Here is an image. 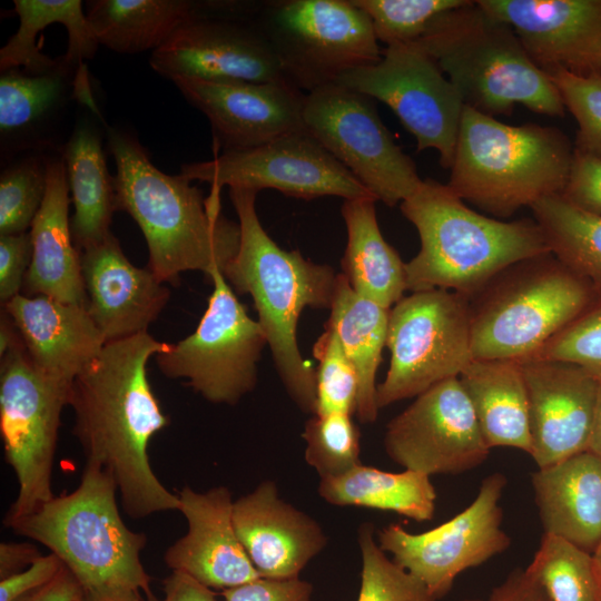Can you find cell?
I'll return each mask as SVG.
<instances>
[{
    "instance_id": "53",
    "label": "cell",
    "mask_w": 601,
    "mask_h": 601,
    "mask_svg": "<svg viewBox=\"0 0 601 601\" xmlns=\"http://www.w3.org/2000/svg\"><path fill=\"white\" fill-rule=\"evenodd\" d=\"M588 450L601 459V384L599 386L598 400Z\"/></svg>"
},
{
    "instance_id": "38",
    "label": "cell",
    "mask_w": 601,
    "mask_h": 601,
    "mask_svg": "<svg viewBox=\"0 0 601 601\" xmlns=\"http://www.w3.org/2000/svg\"><path fill=\"white\" fill-rule=\"evenodd\" d=\"M48 158L29 151L6 165L0 175V236L28 231L46 197Z\"/></svg>"
},
{
    "instance_id": "51",
    "label": "cell",
    "mask_w": 601,
    "mask_h": 601,
    "mask_svg": "<svg viewBox=\"0 0 601 601\" xmlns=\"http://www.w3.org/2000/svg\"><path fill=\"white\" fill-rule=\"evenodd\" d=\"M162 591L164 598L155 601H217L210 588L177 571L164 580Z\"/></svg>"
},
{
    "instance_id": "16",
    "label": "cell",
    "mask_w": 601,
    "mask_h": 601,
    "mask_svg": "<svg viewBox=\"0 0 601 601\" xmlns=\"http://www.w3.org/2000/svg\"><path fill=\"white\" fill-rule=\"evenodd\" d=\"M180 175L191 181L208 183L219 191L228 186L256 193L272 188L306 200L322 196H337L344 200L375 198L305 129L255 148L183 164Z\"/></svg>"
},
{
    "instance_id": "3",
    "label": "cell",
    "mask_w": 601,
    "mask_h": 601,
    "mask_svg": "<svg viewBox=\"0 0 601 601\" xmlns=\"http://www.w3.org/2000/svg\"><path fill=\"white\" fill-rule=\"evenodd\" d=\"M256 195L254 190L229 188L240 240L223 275L237 293L252 296L287 393L300 410L314 415L316 371L300 354L297 325L305 308H331L338 274L298 250L280 248L259 221Z\"/></svg>"
},
{
    "instance_id": "10",
    "label": "cell",
    "mask_w": 601,
    "mask_h": 601,
    "mask_svg": "<svg viewBox=\"0 0 601 601\" xmlns=\"http://www.w3.org/2000/svg\"><path fill=\"white\" fill-rule=\"evenodd\" d=\"M71 386L38 370L23 343L1 356L0 432L6 462L19 486L3 524L55 497L52 465L61 412L69 405Z\"/></svg>"
},
{
    "instance_id": "52",
    "label": "cell",
    "mask_w": 601,
    "mask_h": 601,
    "mask_svg": "<svg viewBox=\"0 0 601 601\" xmlns=\"http://www.w3.org/2000/svg\"><path fill=\"white\" fill-rule=\"evenodd\" d=\"M40 555L35 544L28 542L0 543V580L31 565Z\"/></svg>"
},
{
    "instance_id": "36",
    "label": "cell",
    "mask_w": 601,
    "mask_h": 601,
    "mask_svg": "<svg viewBox=\"0 0 601 601\" xmlns=\"http://www.w3.org/2000/svg\"><path fill=\"white\" fill-rule=\"evenodd\" d=\"M530 208L549 252L601 294V215L574 206L561 194Z\"/></svg>"
},
{
    "instance_id": "15",
    "label": "cell",
    "mask_w": 601,
    "mask_h": 601,
    "mask_svg": "<svg viewBox=\"0 0 601 601\" xmlns=\"http://www.w3.org/2000/svg\"><path fill=\"white\" fill-rule=\"evenodd\" d=\"M248 4L197 2L195 13L151 52L150 67L170 80L284 81L268 41L249 18Z\"/></svg>"
},
{
    "instance_id": "12",
    "label": "cell",
    "mask_w": 601,
    "mask_h": 601,
    "mask_svg": "<svg viewBox=\"0 0 601 601\" xmlns=\"http://www.w3.org/2000/svg\"><path fill=\"white\" fill-rule=\"evenodd\" d=\"M209 278L214 289L196 329L158 353L156 362L165 376L186 380L207 401L235 405L255 388L267 341L223 273Z\"/></svg>"
},
{
    "instance_id": "34",
    "label": "cell",
    "mask_w": 601,
    "mask_h": 601,
    "mask_svg": "<svg viewBox=\"0 0 601 601\" xmlns=\"http://www.w3.org/2000/svg\"><path fill=\"white\" fill-rule=\"evenodd\" d=\"M196 8L187 0H91L86 16L99 45L138 53L161 47Z\"/></svg>"
},
{
    "instance_id": "18",
    "label": "cell",
    "mask_w": 601,
    "mask_h": 601,
    "mask_svg": "<svg viewBox=\"0 0 601 601\" xmlns=\"http://www.w3.org/2000/svg\"><path fill=\"white\" fill-rule=\"evenodd\" d=\"M384 447L396 464L428 476L473 470L491 451L459 377L426 390L392 418Z\"/></svg>"
},
{
    "instance_id": "2",
    "label": "cell",
    "mask_w": 601,
    "mask_h": 601,
    "mask_svg": "<svg viewBox=\"0 0 601 601\" xmlns=\"http://www.w3.org/2000/svg\"><path fill=\"white\" fill-rule=\"evenodd\" d=\"M116 162L115 207L140 227L148 247L147 268L161 282L178 284L179 275L200 270L208 277L236 255L240 228L220 213V191L205 198L183 175H168L149 159L130 132L106 126Z\"/></svg>"
},
{
    "instance_id": "20",
    "label": "cell",
    "mask_w": 601,
    "mask_h": 601,
    "mask_svg": "<svg viewBox=\"0 0 601 601\" xmlns=\"http://www.w3.org/2000/svg\"><path fill=\"white\" fill-rule=\"evenodd\" d=\"M548 76L601 75V0H477Z\"/></svg>"
},
{
    "instance_id": "55",
    "label": "cell",
    "mask_w": 601,
    "mask_h": 601,
    "mask_svg": "<svg viewBox=\"0 0 601 601\" xmlns=\"http://www.w3.org/2000/svg\"><path fill=\"white\" fill-rule=\"evenodd\" d=\"M593 555L601 568V541L599 545L597 546V549L594 550Z\"/></svg>"
},
{
    "instance_id": "43",
    "label": "cell",
    "mask_w": 601,
    "mask_h": 601,
    "mask_svg": "<svg viewBox=\"0 0 601 601\" xmlns=\"http://www.w3.org/2000/svg\"><path fill=\"white\" fill-rule=\"evenodd\" d=\"M549 78L578 124L574 149L601 159V75L556 71Z\"/></svg>"
},
{
    "instance_id": "26",
    "label": "cell",
    "mask_w": 601,
    "mask_h": 601,
    "mask_svg": "<svg viewBox=\"0 0 601 601\" xmlns=\"http://www.w3.org/2000/svg\"><path fill=\"white\" fill-rule=\"evenodd\" d=\"M69 193L59 151L48 158V187L30 227L32 259L22 289L26 296L43 295L87 307L79 250L70 229Z\"/></svg>"
},
{
    "instance_id": "9",
    "label": "cell",
    "mask_w": 601,
    "mask_h": 601,
    "mask_svg": "<svg viewBox=\"0 0 601 601\" xmlns=\"http://www.w3.org/2000/svg\"><path fill=\"white\" fill-rule=\"evenodd\" d=\"M248 14L268 41L286 83L309 93L377 62L382 49L352 0L252 1Z\"/></svg>"
},
{
    "instance_id": "14",
    "label": "cell",
    "mask_w": 601,
    "mask_h": 601,
    "mask_svg": "<svg viewBox=\"0 0 601 601\" xmlns=\"http://www.w3.org/2000/svg\"><path fill=\"white\" fill-rule=\"evenodd\" d=\"M388 106L414 136L417 150L435 149L450 169L464 102L450 79L416 42L387 46L382 58L336 81Z\"/></svg>"
},
{
    "instance_id": "25",
    "label": "cell",
    "mask_w": 601,
    "mask_h": 601,
    "mask_svg": "<svg viewBox=\"0 0 601 601\" xmlns=\"http://www.w3.org/2000/svg\"><path fill=\"white\" fill-rule=\"evenodd\" d=\"M2 308L14 323L32 364L66 383L72 384L107 343L86 306L19 294Z\"/></svg>"
},
{
    "instance_id": "41",
    "label": "cell",
    "mask_w": 601,
    "mask_h": 601,
    "mask_svg": "<svg viewBox=\"0 0 601 601\" xmlns=\"http://www.w3.org/2000/svg\"><path fill=\"white\" fill-rule=\"evenodd\" d=\"M372 22L378 42L387 46L417 41L442 13L467 0H352Z\"/></svg>"
},
{
    "instance_id": "48",
    "label": "cell",
    "mask_w": 601,
    "mask_h": 601,
    "mask_svg": "<svg viewBox=\"0 0 601 601\" xmlns=\"http://www.w3.org/2000/svg\"><path fill=\"white\" fill-rule=\"evenodd\" d=\"M63 566L53 553L40 555L27 569L0 580V601H18L48 583Z\"/></svg>"
},
{
    "instance_id": "13",
    "label": "cell",
    "mask_w": 601,
    "mask_h": 601,
    "mask_svg": "<svg viewBox=\"0 0 601 601\" xmlns=\"http://www.w3.org/2000/svg\"><path fill=\"white\" fill-rule=\"evenodd\" d=\"M305 130L377 199L401 204L422 184L416 165L394 141L374 99L341 83L306 93Z\"/></svg>"
},
{
    "instance_id": "24",
    "label": "cell",
    "mask_w": 601,
    "mask_h": 601,
    "mask_svg": "<svg viewBox=\"0 0 601 601\" xmlns=\"http://www.w3.org/2000/svg\"><path fill=\"white\" fill-rule=\"evenodd\" d=\"M233 521L262 578H297L327 545L322 526L279 497L272 480L260 482L250 493L234 501Z\"/></svg>"
},
{
    "instance_id": "47",
    "label": "cell",
    "mask_w": 601,
    "mask_h": 601,
    "mask_svg": "<svg viewBox=\"0 0 601 601\" xmlns=\"http://www.w3.org/2000/svg\"><path fill=\"white\" fill-rule=\"evenodd\" d=\"M313 585L299 577L259 578L221 591L225 601H312Z\"/></svg>"
},
{
    "instance_id": "29",
    "label": "cell",
    "mask_w": 601,
    "mask_h": 601,
    "mask_svg": "<svg viewBox=\"0 0 601 601\" xmlns=\"http://www.w3.org/2000/svg\"><path fill=\"white\" fill-rule=\"evenodd\" d=\"M459 380L489 447L530 454L529 400L521 362L473 359Z\"/></svg>"
},
{
    "instance_id": "21",
    "label": "cell",
    "mask_w": 601,
    "mask_h": 601,
    "mask_svg": "<svg viewBox=\"0 0 601 601\" xmlns=\"http://www.w3.org/2000/svg\"><path fill=\"white\" fill-rule=\"evenodd\" d=\"M520 362L529 400V455L538 467L588 450L600 383L572 363L538 355Z\"/></svg>"
},
{
    "instance_id": "30",
    "label": "cell",
    "mask_w": 601,
    "mask_h": 601,
    "mask_svg": "<svg viewBox=\"0 0 601 601\" xmlns=\"http://www.w3.org/2000/svg\"><path fill=\"white\" fill-rule=\"evenodd\" d=\"M59 151L75 209L70 219L71 235L80 252L111 234L116 210L114 177L107 168L100 131L88 119L77 121Z\"/></svg>"
},
{
    "instance_id": "46",
    "label": "cell",
    "mask_w": 601,
    "mask_h": 601,
    "mask_svg": "<svg viewBox=\"0 0 601 601\" xmlns=\"http://www.w3.org/2000/svg\"><path fill=\"white\" fill-rule=\"evenodd\" d=\"M561 195L574 206L601 215V159L574 149L570 175Z\"/></svg>"
},
{
    "instance_id": "45",
    "label": "cell",
    "mask_w": 601,
    "mask_h": 601,
    "mask_svg": "<svg viewBox=\"0 0 601 601\" xmlns=\"http://www.w3.org/2000/svg\"><path fill=\"white\" fill-rule=\"evenodd\" d=\"M31 259L30 231L0 236V300L2 305L21 294Z\"/></svg>"
},
{
    "instance_id": "28",
    "label": "cell",
    "mask_w": 601,
    "mask_h": 601,
    "mask_svg": "<svg viewBox=\"0 0 601 601\" xmlns=\"http://www.w3.org/2000/svg\"><path fill=\"white\" fill-rule=\"evenodd\" d=\"M56 68L31 73L20 68L1 71L0 138L2 156L51 148L49 131L75 98L78 70L58 57ZM85 66V65H83Z\"/></svg>"
},
{
    "instance_id": "37",
    "label": "cell",
    "mask_w": 601,
    "mask_h": 601,
    "mask_svg": "<svg viewBox=\"0 0 601 601\" xmlns=\"http://www.w3.org/2000/svg\"><path fill=\"white\" fill-rule=\"evenodd\" d=\"M528 572L549 601H601V568L593 553L543 533Z\"/></svg>"
},
{
    "instance_id": "49",
    "label": "cell",
    "mask_w": 601,
    "mask_h": 601,
    "mask_svg": "<svg viewBox=\"0 0 601 601\" xmlns=\"http://www.w3.org/2000/svg\"><path fill=\"white\" fill-rule=\"evenodd\" d=\"M487 601H549V599L526 569H516L492 591Z\"/></svg>"
},
{
    "instance_id": "8",
    "label": "cell",
    "mask_w": 601,
    "mask_h": 601,
    "mask_svg": "<svg viewBox=\"0 0 601 601\" xmlns=\"http://www.w3.org/2000/svg\"><path fill=\"white\" fill-rule=\"evenodd\" d=\"M600 297L550 252L519 260L469 298L473 358L532 357Z\"/></svg>"
},
{
    "instance_id": "32",
    "label": "cell",
    "mask_w": 601,
    "mask_h": 601,
    "mask_svg": "<svg viewBox=\"0 0 601 601\" xmlns=\"http://www.w3.org/2000/svg\"><path fill=\"white\" fill-rule=\"evenodd\" d=\"M329 311L325 326L337 334L358 375L356 415L362 423H373L380 410L375 380L386 346L390 308L355 293L338 274Z\"/></svg>"
},
{
    "instance_id": "22",
    "label": "cell",
    "mask_w": 601,
    "mask_h": 601,
    "mask_svg": "<svg viewBox=\"0 0 601 601\" xmlns=\"http://www.w3.org/2000/svg\"><path fill=\"white\" fill-rule=\"evenodd\" d=\"M177 495L188 530L165 552L164 561L171 571L221 591L262 578L236 533L228 487L197 492L184 486Z\"/></svg>"
},
{
    "instance_id": "27",
    "label": "cell",
    "mask_w": 601,
    "mask_h": 601,
    "mask_svg": "<svg viewBox=\"0 0 601 601\" xmlns=\"http://www.w3.org/2000/svg\"><path fill=\"white\" fill-rule=\"evenodd\" d=\"M544 533L593 553L601 541V459L589 450L531 475Z\"/></svg>"
},
{
    "instance_id": "4",
    "label": "cell",
    "mask_w": 601,
    "mask_h": 601,
    "mask_svg": "<svg viewBox=\"0 0 601 601\" xmlns=\"http://www.w3.org/2000/svg\"><path fill=\"white\" fill-rule=\"evenodd\" d=\"M401 211L421 240L420 252L405 263L411 293L447 289L470 298L508 266L549 253L534 219L485 216L433 179L423 180Z\"/></svg>"
},
{
    "instance_id": "17",
    "label": "cell",
    "mask_w": 601,
    "mask_h": 601,
    "mask_svg": "<svg viewBox=\"0 0 601 601\" xmlns=\"http://www.w3.org/2000/svg\"><path fill=\"white\" fill-rule=\"evenodd\" d=\"M506 482L502 473H492L482 481L473 502L451 520L421 533L390 524L377 533V543L439 600L460 573L510 546L511 540L501 526L500 501Z\"/></svg>"
},
{
    "instance_id": "42",
    "label": "cell",
    "mask_w": 601,
    "mask_h": 601,
    "mask_svg": "<svg viewBox=\"0 0 601 601\" xmlns=\"http://www.w3.org/2000/svg\"><path fill=\"white\" fill-rule=\"evenodd\" d=\"M316 370V413L356 414L358 375L337 334L325 326L313 347Z\"/></svg>"
},
{
    "instance_id": "19",
    "label": "cell",
    "mask_w": 601,
    "mask_h": 601,
    "mask_svg": "<svg viewBox=\"0 0 601 601\" xmlns=\"http://www.w3.org/2000/svg\"><path fill=\"white\" fill-rule=\"evenodd\" d=\"M184 98L208 119L215 155L258 147L305 129L306 93L284 81L171 79Z\"/></svg>"
},
{
    "instance_id": "50",
    "label": "cell",
    "mask_w": 601,
    "mask_h": 601,
    "mask_svg": "<svg viewBox=\"0 0 601 601\" xmlns=\"http://www.w3.org/2000/svg\"><path fill=\"white\" fill-rule=\"evenodd\" d=\"M83 597L79 581L63 564L53 579L18 601H82Z\"/></svg>"
},
{
    "instance_id": "44",
    "label": "cell",
    "mask_w": 601,
    "mask_h": 601,
    "mask_svg": "<svg viewBox=\"0 0 601 601\" xmlns=\"http://www.w3.org/2000/svg\"><path fill=\"white\" fill-rule=\"evenodd\" d=\"M536 355L572 363L601 384V300L553 337Z\"/></svg>"
},
{
    "instance_id": "23",
    "label": "cell",
    "mask_w": 601,
    "mask_h": 601,
    "mask_svg": "<svg viewBox=\"0 0 601 601\" xmlns=\"http://www.w3.org/2000/svg\"><path fill=\"white\" fill-rule=\"evenodd\" d=\"M79 256L87 309L106 341L146 333L169 299L164 283L132 265L112 233Z\"/></svg>"
},
{
    "instance_id": "56",
    "label": "cell",
    "mask_w": 601,
    "mask_h": 601,
    "mask_svg": "<svg viewBox=\"0 0 601 601\" xmlns=\"http://www.w3.org/2000/svg\"><path fill=\"white\" fill-rule=\"evenodd\" d=\"M462 601H483V600H479V599H466V600H462Z\"/></svg>"
},
{
    "instance_id": "1",
    "label": "cell",
    "mask_w": 601,
    "mask_h": 601,
    "mask_svg": "<svg viewBox=\"0 0 601 601\" xmlns=\"http://www.w3.org/2000/svg\"><path fill=\"white\" fill-rule=\"evenodd\" d=\"M168 347L148 332L107 342L71 386L72 433L86 462L115 480L121 506L134 519L179 508L178 495L159 481L148 455L151 437L169 420L151 390L147 364Z\"/></svg>"
},
{
    "instance_id": "39",
    "label": "cell",
    "mask_w": 601,
    "mask_h": 601,
    "mask_svg": "<svg viewBox=\"0 0 601 601\" xmlns=\"http://www.w3.org/2000/svg\"><path fill=\"white\" fill-rule=\"evenodd\" d=\"M305 460L322 479L343 475L361 464V433L352 415L314 414L302 434Z\"/></svg>"
},
{
    "instance_id": "35",
    "label": "cell",
    "mask_w": 601,
    "mask_h": 601,
    "mask_svg": "<svg viewBox=\"0 0 601 601\" xmlns=\"http://www.w3.org/2000/svg\"><path fill=\"white\" fill-rule=\"evenodd\" d=\"M317 491L332 505L393 511L420 522L432 520L435 512L431 476L412 470L393 473L361 463L343 475L322 479Z\"/></svg>"
},
{
    "instance_id": "11",
    "label": "cell",
    "mask_w": 601,
    "mask_h": 601,
    "mask_svg": "<svg viewBox=\"0 0 601 601\" xmlns=\"http://www.w3.org/2000/svg\"><path fill=\"white\" fill-rule=\"evenodd\" d=\"M390 367L377 385V406L416 397L459 377L474 359L469 297L447 289L411 293L391 309Z\"/></svg>"
},
{
    "instance_id": "33",
    "label": "cell",
    "mask_w": 601,
    "mask_h": 601,
    "mask_svg": "<svg viewBox=\"0 0 601 601\" xmlns=\"http://www.w3.org/2000/svg\"><path fill=\"white\" fill-rule=\"evenodd\" d=\"M14 11L19 17L17 32L0 50V70L20 68L31 73H43L59 63V58H50L37 45V33L52 23H61L68 32L67 51L63 59L72 66L81 67L92 59L99 42L88 22L80 0H14Z\"/></svg>"
},
{
    "instance_id": "7",
    "label": "cell",
    "mask_w": 601,
    "mask_h": 601,
    "mask_svg": "<svg viewBox=\"0 0 601 601\" xmlns=\"http://www.w3.org/2000/svg\"><path fill=\"white\" fill-rule=\"evenodd\" d=\"M457 89L464 106L495 117L521 105L563 116V99L505 22L476 1L439 16L415 41Z\"/></svg>"
},
{
    "instance_id": "6",
    "label": "cell",
    "mask_w": 601,
    "mask_h": 601,
    "mask_svg": "<svg viewBox=\"0 0 601 601\" xmlns=\"http://www.w3.org/2000/svg\"><path fill=\"white\" fill-rule=\"evenodd\" d=\"M573 156L558 128L512 126L464 106L446 185L463 201L504 220L562 194Z\"/></svg>"
},
{
    "instance_id": "54",
    "label": "cell",
    "mask_w": 601,
    "mask_h": 601,
    "mask_svg": "<svg viewBox=\"0 0 601 601\" xmlns=\"http://www.w3.org/2000/svg\"><path fill=\"white\" fill-rule=\"evenodd\" d=\"M82 601H149V600L145 599V597L140 594H85Z\"/></svg>"
},
{
    "instance_id": "5",
    "label": "cell",
    "mask_w": 601,
    "mask_h": 601,
    "mask_svg": "<svg viewBox=\"0 0 601 601\" xmlns=\"http://www.w3.org/2000/svg\"><path fill=\"white\" fill-rule=\"evenodd\" d=\"M115 480L86 462L79 485L35 512L4 523L39 542L73 573L85 594H140L154 601L142 562V532L130 530L117 504Z\"/></svg>"
},
{
    "instance_id": "31",
    "label": "cell",
    "mask_w": 601,
    "mask_h": 601,
    "mask_svg": "<svg viewBox=\"0 0 601 601\" xmlns=\"http://www.w3.org/2000/svg\"><path fill=\"white\" fill-rule=\"evenodd\" d=\"M375 201V198L344 200L342 216L347 244L341 262L342 274L355 293L391 309L407 290L405 263L381 233Z\"/></svg>"
},
{
    "instance_id": "40",
    "label": "cell",
    "mask_w": 601,
    "mask_h": 601,
    "mask_svg": "<svg viewBox=\"0 0 601 601\" xmlns=\"http://www.w3.org/2000/svg\"><path fill=\"white\" fill-rule=\"evenodd\" d=\"M357 542L362 556L357 601H437L422 581L388 559L372 523L359 525Z\"/></svg>"
}]
</instances>
